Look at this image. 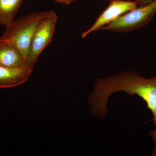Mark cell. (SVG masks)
<instances>
[{
  "instance_id": "1",
  "label": "cell",
  "mask_w": 156,
  "mask_h": 156,
  "mask_svg": "<svg viewBox=\"0 0 156 156\" xmlns=\"http://www.w3.org/2000/svg\"><path fill=\"white\" fill-rule=\"evenodd\" d=\"M120 91L132 96L138 95L145 101L147 108L152 113L155 129L150 132V134L154 142L152 156H156V76L151 78L144 77L133 70L98 78L94 83V90L89 96L90 111L98 116H105L108 112V97L112 93Z\"/></svg>"
},
{
  "instance_id": "2",
  "label": "cell",
  "mask_w": 156,
  "mask_h": 156,
  "mask_svg": "<svg viewBox=\"0 0 156 156\" xmlns=\"http://www.w3.org/2000/svg\"><path fill=\"white\" fill-rule=\"evenodd\" d=\"M50 11L31 13L6 27L0 38L13 44L22 53L27 60L32 39L39 26L47 19Z\"/></svg>"
},
{
  "instance_id": "3",
  "label": "cell",
  "mask_w": 156,
  "mask_h": 156,
  "mask_svg": "<svg viewBox=\"0 0 156 156\" xmlns=\"http://www.w3.org/2000/svg\"><path fill=\"white\" fill-rule=\"evenodd\" d=\"M156 12V0L118 17L100 30L127 32L140 28L150 21Z\"/></svg>"
},
{
  "instance_id": "4",
  "label": "cell",
  "mask_w": 156,
  "mask_h": 156,
  "mask_svg": "<svg viewBox=\"0 0 156 156\" xmlns=\"http://www.w3.org/2000/svg\"><path fill=\"white\" fill-rule=\"evenodd\" d=\"M57 17L53 11L37 29L32 39L27 58L26 66L33 69L37 59L46 46L52 40L55 30Z\"/></svg>"
},
{
  "instance_id": "5",
  "label": "cell",
  "mask_w": 156,
  "mask_h": 156,
  "mask_svg": "<svg viewBox=\"0 0 156 156\" xmlns=\"http://www.w3.org/2000/svg\"><path fill=\"white\" fill-rule=\"evenodd\" d=\"M136 1H124L112 0L108 7L98 16L92 26L83 33L82 37L84 38L88 35L95 30H100L118 17L137 8Z\"/></svg>"
},
{
  "instance_id": "6",
  "label": "cell",
  "mask_w": 156,
  "mask_h": 156,
  "mask_svg": "<svg viewBox=\"0 0 156 156\" xmlns=\"http://www.w3.org/2000/svg\"><path fill=\"white\" fill-rule=\"evenodd\" d=\"M23 54L11 42L0 38V66L17 68L26 66Z\"/></svg>"
},
{
  "instance_id": "7",
  "label": "cell",
  "mask_w": 156,
  "mask_h": 156,
  "mask_svg": "<svg viewBox=\"0 0 156 156\" xmlns=\"http://www.w3.org/2000/svg\"><path fill=\"white\" fill-rule=\"evenodd\" d=\"M32 71L27 66L17 68L0 66V88H12L23 84L28 80Z\"/></svg>"
},
{
  "instance_id": "8",
  "label": "cell",
  "mask_w": 156,
  "mask_h": 156,
  "mask_svg": "<svg viewBox=\"0 0 156 156\" xmlns=\"http://www.w3.org/2000/svg\"><path fill=\"white\" fill-rule=\"evenodd\" d=\"M23 0H0V25L8 26L14 21Z\"/></svg>"
},
{
  "instance_id": "9",
  "label": "cell",
  "mask_w": 156,
  "mask_h": 156,
  "mask_svg": "<svg viewBox=\"0 0 156 156\" xmlns=\"http://www.w3.org/2000/svg\"><path fill=\"white\" fill-rule=\"evenodd\" d=\"M58 2L64 3V4H69L70 3H71L72 2H73L75 0H54Z\"/></svg>"
},
{
  "instance_id": "10",
  "label": "cell",
  "mask_w": 156,
  "mask_h": 156,
  "mask_svg": "<svg viewBox=\"0 0 156 156\" xmlns=\"http://www.w3.org/2000/svg\"><path fill=\"white\" fill-rule=\"evenodd\" d=\"M103 1H112V0H103Z\"/></svg>"
}]
</instances>
